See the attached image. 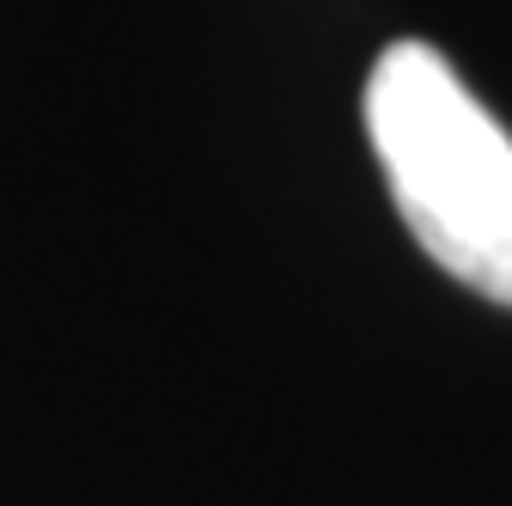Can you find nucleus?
Segmentation results:
<instances>
[{
  "label": "nucleus",
  "instance_id": "f257e3e1",
  "mask_svg": "<svg viewBox=\"0 0 512 506\" xmlns=\"http://www.w3.org/2000/svg\"><path fill=\"white\" fill-rule=\"evenodd\" d=\"M366 135L415 244L464 287L512 305V135L433 43H391L372 61Z\"/></svg>",
  "mask_w": 512,
  "mask_h": 506
}]
</instances>
